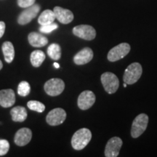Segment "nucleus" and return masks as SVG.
Masks as SVG:
<instances>
[{"label":"nucleus","instance_id":"f257e3e1","mask_svg":"<svg viewBox=\"0 0 157 157\" xmlns=\"http://www.w3.org/2000/svg\"><path fill=\"white\" fill-rule=\"evenodd\" d=\"M92 139V132L89 129L82 128L74 133L71 138V146L76 151L82 150Z\"/></svg>","mask_w":157,"mask_h":157},{"label":"nucleus","instance_id":"f03ea898","mask_svg":"<svg viewBox=\"0 0 157 157\" xmlns=\"http://www.w3.org/2000/svg\"><path fill=\"white\" fill-rule=\"evenodd\" d=\"M142 73V66L139 63H132L125 69L123 75V81L127 84L136 83L140 79Z\"/></svg>","mask_w":157,"mask_h":157},{"label":"nucleus","instance_id":"7ed1b4c3","mask_svg":"<svg viewBox=\"0 0 157 157\" xmlns=\"http://www.w3.org/2000/svg\"><path fill=\"white\" fill-rule=\"evenodd\" d=\"M148 116L146 113H140L132 121L131 127V136L137 138L146 131L148 124Z\"/></svg>","mask_w":157,"mask_h":157},{"label":"nucleus","instance_id":"20e7f679","mask_svg":"<svg viewBox=\"0 0 157 157\" xmlns=\"http://www.w3.org/2000/svg\"><path fill=\"white\" fill-rule=\"evenodd\" d=\"M102 85L105 91L109 94H113L117 91L119 87V80L114 74L111 72H105L101 76Z\"/></svg>","mask_w":157,"mask_h":157},{"label":"nucleus","instance_id":"39448f33","mask_svg":"<svg viewBox=\"0 0 157 157\" xmlns=\"http://www.w3.org/2000/svg\"><path fill=\"white\" fill-rule=\"evenodd\" d=\"M131 48L128 43L123 42L111 48L108 53L107 58L109 61L116 62L127 56L130 52Z\"/></svg>","mask_w":157,"mask_h":157},{"label":"nucleus","instance_id":"423d86ee","mask_svg":"<svg viewBox=\"0 0 157 157\" xmlns=\"http://www.w3.org/2000/svg\"><path fill=\"white\" fill-rule=\"evenodd\" d=\"M44 90L50 96H58L60 95L65 89V83L62 79L52 78L44 84Z\"/></svg>","mask_w":157,"mask_h":157},{"label":"nucleus","instance_id":"0eeeda50","mask_svg":"<svg viewBox=\"0 0 157 157\" xmlns=\"http://www.w3.org/2000/svg\"><path fill=\"white\" fill-rule=\"evenodd\" d=\"M123 145L122 140L119 137H113L109 139L105 146L104 154L105 157H117L119 154L121 146Z\"/></svg>","mask_w":157,"mask_h":157},{"label":"nucleus","instance_id":"6e6552de","mask_svg":"<svg viewBox=\"0 0 157 157\" xmlns=\"http://www.w3.org/2000/svg\"><path fill=\"white\" fill-rule=\"evenodd\" d=\"M73 34L84 40H93L96 36V31L90 25H78L73 29Z\"/></svg>","mask_w":157,"mask_h":157},{"label":"nucleus","instance_id":"1a4fd4ad","mask_svg":"<svg viewBox=\"0 0 157 157\" xmlns=\"http://www.w3.org/2000/svg\"><path fill=\"white\" fill-rule=\"evenodd\" d=\"M66 119V112L64 109L56 108L48 113L46 121L51 126H58L63 124Z\"/></svg>","mask_w":157,"mask_h":157},{"label":"nucleus","instance_id":"9d476101","mask_svg":"<svg viewBox=\"0 0 157 157\" xmlns=\"http://www.w3.org/2000/svg\"><path fill=\"white\" fill-rule=\"evenodd\" d=\"M39 10H40V6L37 4H34L31 7H27L20 14L17 18V22L20 25L28 24L34 17H36Z\"/></svg>","mask_w":157,"mask_h":157},{"label":"nucleus","instance_id":"9b49d317","mask_svg":"<svg viewBox=\"0 0 157 157\" xmlns=\"http://www.w3.org/2000/svg\"><path fill=\"white\" fill-rule=\"evenodd\" d=\"M96 100L95 95L90 90L83 91L78 96L77 100L78 107L81 110H87L95 103Z\"/></svg>","mask_w":157,"mask_h":157},{"label":"nucleus","instance_id":"f8f14e48","mask_svg":"<svg viewBox=\"0 0 157 157\" xmlns=\"http://www.w3.org/2000/svg\"><path fill=\"white\" fill-rule=\"evenodd\" d=\"M93 51L91 48H84L74 56V62L78 66L87 64L93 60Z\"/></svg>","mask_w":157,"mask_h":157},{"label":"nucleus","instance_id":"ddd939ff","mask_svg":"<svg viewBox=\"0 0 157 157\" xmlns=\"http://www.w3.org/2000/svg\"><path fill=\"white\" fill-rule=\"evenodd\" d=\"M32 137V132L30 129L23 127L20 129L15 133L14 141L15 143L18 146H24L30 142Z\"/></svg>","mask_w":157,"mask_h":157},{"label":"nucleus","instance_id":"4468645a","mask_svg":"<svg viewBox=\"0 0 157 157\" xmlns=\"http://www.w3.org/2000/svg\"><path fill=\"white\" fill-rule=\"evenodd\" d=\"M53 12L56 19L63 24H68L74 20V14L69 10L64 9L60 7H55Z\"/></svg>","mask_w":157,"mask_h":157},{"label":"nucleus","instance_id":"2eb2a0df","mask_svg":"<svg viewBox=\"0 0 157 157\" xmlns=\"http://www.w3.org/2000/svg\"><path fill=\"white\" fill-rule=\"evenodd\" d=\"M15 103V94L12 89L0 90V105L3 108L13 106Z\"/></svg>","mask_w":157,"mask_h":157},{"label":"nucleus","instance_id":"dca6fc26","mask_svg":"<svg viewBox=\"0 0 157 157\" xmlns=\"http://www.w3.org/2000/svg\"><path fill=\"white\" fill-rule=\"evenodd\" d=\"M29 42L31 46L34 48H42L48 43V39L46 36L36 32H31L29 34Z\"/></svg>","mask_w":157,"mask_h":157},{"label":"nucleus","instance_id":"f3484780","mask_svg":"<svg viewBox=\"0 0 157 157\" xmlns=\"http://www.w3.org/2000/svg\"><path fill=\"white\" fill-rule=\"evenodd\" d=\"M12 119L14 121L23 122L27 118V111L23 106H16L13 108L10 111Z\"/></svg>","mask_w":157,"mask_h":157},{"label":"nucleus","instance_id":"a211bd4d","mask_svg":"<svg viewBox=\"0 0 157 157\" xmlns=\"http://www.w3.org/2000/svg\"><path fill=\"white\" fill-rule=\"evenodd\" d=\"M2 49L5 61L10 63L15 58V49L13 44L10 42H5L3 43Z\"/></svg>","mask_w":157,"mask_h":157},{"label":"nucleus","instance_id":"6ab92c4d","mask_svg":"<svg viewBox=\"0 0 157 157\" xmlns=\"http://www.w3.org/2000/svg\"><path fill=\"white\" fill-rule=\"evenodd\" d=\"M56 19V17L54 12L50 10H46L43 11L42 14L39 15L38 23L41 25H48L53 23Z\"/></svg>","mask_w":157,"mask_h":157},{"label":"nucleus","instance_id":"aec40b11","mask_svg":"<svg viewBox=\"0 0 157 157\" xmlns=\"http://www.w3.org/2000/svg\"><path fill=\"white\" fill-rule=\"evenodd\" d=\"M46 58L44 52L42 50H35L34 52H31V57H30V60L31 64L34 67H39L42 64V63L44 62Z\"/></svg>","mask_w":157,"mask_h":157},{"label":"nucleus","instance_id":"412c9836","mask_svg":"<svg viewBox=\"0 0 157 157\" xmlns=\"http://www.w3.org/2000/svg\"><path fill=\"white\" fill-rule=\"evenodd\" d=\"M48 54L50 58L54 60H58L61 57V48L58 44L53 43L48 48Z\"/></svg>","mask_w":157,"mask_h":157},{"label":"nucleus","instance_id":"4be33fe9","mask_svg":"<svg viewBox=\"0 0 157 157\" xmlns=\"http://www.w3.org/2000/svg\"><path fill=\"white\" fill-rule=\"evenodd\" d=\"M31 91L30 84L29 82L23 81L18 84L17 87V93L20 96H23V97H25V96L29 95Z\"/></svg>","mask_w":157,"mask_h":157},{"label":"nucleus","instance_id":"5701e85b","mask_svg":"<svg viewBox=\"0 0 157 157\" xmlns=\"http://www.w3.org/2000/svg\"><path fill=\"white\" fill-rule=\"evenodd\" d=\"M27 106L29 109L36 111L38 113H42L45 109V105L41 102L37 101H30L27 103Z\"/></svg>","mask_w":157,"mask_h":157},{"label":"nucleus","instance_id":"b1692460","mask_svg":"<svg viewBox=\"0 0 157 157\" xmlns=\"http://www.w3.org/2000/svg\"><path fill=\"white\" fill-rule=\"evenodd\" d=\"M58 28V25L57 23H52L50 24H48V25H42V26L39 28V31L41 32L44 33V34H50V33L53 31L54 30H56Z\"/></svg>","mask_w":157,"mask_h":157},{"label":"nucleus","instance_id":"393cba45","mask_svg":"<svg viewBox=\"0 0 157 157\" xmlns=\"http://www.w3.org/2000/svg\"><path fill=\"white\" fill-rule=\"evenodd\" d=\"M10 143L7 140L0 139V156H4L9 151Z\"/></svg>","mask_w":157,"mask_h":157},{"label":"nucleus","instance_id":"a878e982","mask_svg":"<svg viewBox=\"0 0 157 157\" xmlns=\"http://www.w3.org/2000/svg\"><path fill=\"white\" fill-rule=\"evenodd\" d=\"M36 0H17V5L22 8H27L34 5Z\"/></svg>","mask_w":157,"mask_h":157},{"label":"nucleus","instance_id":"bb28decb","mask_svg":"<svg viewBox=\"0 0 157 157\" xmlns=\"http://www.w3.org/2000/svg\"><path fill=\"white\" fill-rule=\"evenodd\" d=\"M5 23L3 21H0V38H2L5 31Z\"/></svg>","mask_w":157,"mask_h":157},{"label":"nucleus","instance_id":"cd10ccee","mask_svg":"<svg viewBox=\"0 0 157 157\" xmlns=\"http://www.w3.org/2000/svg\"><path fill=\"white\" fill-rule=\"evenodd\" d=\"M54 66H55V68H58L59 67H60V65H59L58 63H54Z\"/></svg>","mask_w":157,"mask_h":157},{"label":"nucleus","instance_id":"c85d7f7f","mask_svg":"<svg viewBox=\"0 0 157 157\" xmlns=\"http://www.w3.org/2000/svg\"><path fill=\"white\" fill-rule=\"evenodd\" d=\"M2 67H3V64H2V62L1 60H0V70H1L2 68Z\"/></svg>","mask_w":157,"mask_h":157},{"label":"nucleus","instance_id":"c756f323","mask_svg":"<svg viewBox=\"0 0 157 157\" xmlns=\"http://www.w3.org/2000/svg\"><path fill=\"white\" fill-rule=\"evenodd\" d=\"M127 85V84L125 83V82H124V87H126Z\"/></svg>","mask_w":157,"mask_h":157}]
</instances>
